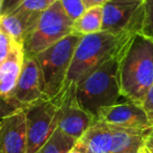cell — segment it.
Instances as JSON below:
<instances>
[{
  "mask_svg": "<svg viewBox=\"0 0 153 153\" xmlns=\"http://www.w3.org/2000/svg\"><path fill=\"white\" fill-rule=\"evenodd\" d=\"M119 80L121 96L142 106L153 84V41L140 33L133 34L120 53Z\"/></svg>",
  "mask_w": 153,
  "mask_h": 153,
  "instance_id": "1",
  "label": "cell"
},
{
  "mask_svg": "<svg viewBox=\"0 0 153 153\" xmlns=\"http://www.w3.org/2000/svg\"><path fill=\"white\" fill-rule=\"evenodd\" d=\"M133 34L135 33L117 35L107 30H100L82 37L74 51L64 89L56 101L68 92H74L82 80L112 57Z\"/></svg>",
  "mask_w": 153,
  "mask_h": 153,
  "instance_id": "2",
  "label": "cell"
},
{
  "mask_svg": "<svg viewBox=\"0 0 153 153\" xmlns=\"http://www.w3.org/2000/svg\"><path fill=\"white\" fill-rule=\"evenodd\" d=\"M123 45L112 57L82 80L74 89L76 99L80 106L94 117L101 108L117 104V100L121 97L119 63Z\"/></svg>",
  "mask_w": 153,
  "mask_h": 153,
  "instance_id": "3",
  "label": "cell"
},
{
  "mask_svg": "<svg viewBox=\"0 0 153 153\" xmlns=\"http://www.w3.org/2000/svg\"><path fill=\"white\" fill-rule=\"evenodd\" d=\"M82 37V35L71 33L36 56L47 99L57 100L63 91L74 51Z\"/></svg>",
  "mask_w": 153,
  "mask_h": 153,
  "instance_id": "4",
  "label": "cell"
},
{
  "mask_svg": "<svg viewBox=\"0 0 153 153\" xmlns=\"http://www.w3.org/2000/svg\"><path fill=\"white\" fill-rule=\"evenodd\" d=\"M74 21L66 15L59 0L41 14L35 30L22 45L24 57H36L72 33Z\"/></svg>",
  "mask_w": 153,
  "mask_h": 153,
  "instance_id": "5",
  "label": "cell"
},
{
  "mask_svg": "<svg viewBox=\"0 0 153 153\" xmlns=\"http://www.w3.org/2000/svg\"><path fill=\"white\" fill-rule=\"evenodd\" d=\"M56 100L42 99L24 107L26 117L27 147L26 153H37L57 128Z\"/></svg>",
  "mask_w": 153,
  "mask_h": 153,
  "instance_id": "6",
  "label": "cell"
},
{
  "mask_svg": "<svg viewBox=\"0 0 153 153\" xmlns=\"http://www.w3.org/2000/svg\"><path fill=\"white\" fill-rule=\"evenodd\" d=\"M102 30L117 35L124 33H140L144 15L143 3L128 4L109 0L102 5Z\"/></svg>",
  "mask_w": 153,
  "mask_h": 153,
  "instance_id": "7",
  "label": "cell"
},
{
  "mask_svg": "<svg viewBox=\"0 0 153 153\" xmlns=\"http://www.w3.org/2000/svg\"><path fill=\"white\" fill-rule=\"evenodd\" d=\"M57 111V128L79 140L94 122V117L83 109L76 99L74 92L64 94Z\"/></svg>",
  "mask_w": 153,
  "mask_h": 153,
  "instance_id": "8",
  "label": "cell"
},
{
  "mask_svg": "<svg viewBox=\"0 0 153 153\" xmlns=\"http://www.w3.org/2000/svg\"><path fill=\"white\" fill-rule=\"evenodd\" d=\"M94 120L112 128L147 130L152 127L142 106L131 102L101 108Z\"/></svg>",
  "mask_w": 153,
  "mask_h": 153,
  "instance_id": "9",
  "label": "cell"
},
{
  "mask_svg": "<svg viewBox=\"0 0 153 153\" xmlns=\"http://www.w3.org/2000/svg\"><path fill=\"white\" fill-rule=\"evenodd\" d=\"M47 99L44 94V82L42 72L36 57H24L13 100L23 107Z\"/></svg>",
  "mask_w": 153,
  "mask_h": 153,
  "instance_id": "10",
  "label": "cell"
},
{
  "mask_svg": "<svg viewBox=\"0 0 153 153\" xmlns=\"http://www.w3.org/2000/svg\"><path fill=\"white\" fill-rule=\"evenodd\" d=\"M27 131L24 108L0 120V153H26Z\"/></svg>",
  "mask_w": 153,
  "mask_h": 153,
  "instance_id": "11",
  "label": "cell"
},
{
  "mask_svg": "<svg viewBox=\"0 0 153 153\" xmlns=\"http://www.w3.org/2000/svg\"><path fill=\"white\" fill-rule=\"evenodd\" d=\"M42 13L14 10L0 16V30L7 34L15 44L22 47L28 35L35 30Z\"/></svg>",
  "mask_w": 153,
  "mask_h": 153,
  "instance_id": "12",
  "label": "cell"
},
{
  "mask_svg": "<svg viewBox=\"0 0 153 153\" xmlns=\"http://www.w3.org/2000/svg\"><path fill=\"white\" fill-rule=\"evenodd\" d=\"M24 60L23 49L13 42V46L3 64L0 66V97L7 100H13L22 64Z\"/></svg>",
  "mask_w": 153,
  "mask_h": 153,
  "instance_id": "13",
  "label": "cell"
},
{
  "mask_svg": "<svg viewBox=\"0 0 153 153\" xmlns=\"http://www.w3.org/2000/svg\"><path fill=\"white\" fill-rule=\"evenodd\" d=\"M112 128L96 121L78 140L86 153H112Z\"/></svg>",
  "mask_w": 153,
  "mask_h": 153,
  "instance_id": "14",
  "label": "cell"
},
{
  "mask_svg": "<svg viewBox=\"0 0 153 153\" xmlns=\"http://www.w3.org/2000/svg\"><path fill=\"white\" fill-rule=\"evenodd\" d=\"M103 24V9L102 7H92L80 16L72 24V33L85 35L94 34L102 30Z\"/></svg>",
  "mask_w": 153,
  "mask_h": 153,
  "instance_id": "15",
  "label": "cell"
},
{
  "mask_svg": "<svg viewBox=\"0 0 153 153\" xmlns=\"http://www.w3.org/2000/svg\"><path fill=\"white\" fill-rule=\"evenodd\" d=\"M74 137L56 128L49 138L37 153H69L76 144Z\"/></svg>",
  "mask_w": 153,
  "mask_h": 153,
  "instance_id": "16",
  "label": "cell"
},
{
  "mask_svg": "<svg viewBox=\"0 0 153 153\" xmlns=\"http://www.w3.org/2000/svg\"><path fill=\"white\" fill-rule=\"evenodd\" d=\"M144 15L140 33L153 41V0H145L143 2Z\"/></svg>",
  "mask_w": 153,
  "mask_h": 153,
  "instance_id": "17",
  "label": "cell"
},
{
  "mask_svg": "<svg viewBox=\"0 0 153 153\" xmlns=\"http://www.w3.org/2000/svg\"><path fill=\"white\" fill-rule=\"evenodd\" d=\"M66 15L72 20H76L86 11L83 0H59Z\"/></svg>",
  "mask_w": 153,
  "mask_h": 153,
  "instance_id": "18",
  "label": "cell"
},
{
  "mask_svg": "<svg viewBox=\"0 0 153 153\" xmlns=\"http://www.w3.org/2000/svg\"><path fill=\"white\" fill-rule=\"evenodd\" d=\"M57 0H23L15 10L43 13Z\"/></svg>",
  "mask_w": 153,
  "mask_h": 153,
  "instance_id": "19",
  "label": "cell"
},
{
  "mask_svg": "<svg viewBox=\"0 0 153 153\" xmlns=\"http://www.w3.org/2000/svg\"><path fill=\"white\" fill-rule=\"evenodd\" d=\"M22 108L24 107L16 102L15 100H7L0 97V120Z\"/></svg>",
  "mask_w": 153,
  "mask_h": 153,
  "instance_id": "20",
  "label": "cell"
},
{
  "mask_svg": "<svg viewBox=\"0 0 153 153\" xmlns=\"http://www.w3.org/2000/svg\"><path fill=\"white\" fill-rule=\"evenodd\" d=\"M13 46V41L7 34L0 30V66L9 57V53Z\"/></svg>",
  "mask_w": 153,
  "mask_h": 153,
  "instance_id": "21",
  "label": "cell"
},
{
  "mask_svg": "<svg viewBox=\"0 0 153 153\" xmlns=\"http://www.w3.org/2000/svg\"><path fill=\"white\" fill-rule=\"evenodd\" d=\"M142 108L144 109L150 125L153 127V84L149 88L148 92L145 97L144 102L142 104Z\"/></svg>",
  "mask_w": 153,
  "mask_h": 153,
  "instance_id": "22",
  "label": "cell"
},
{
  "mask_svg": "<svg viewBox=\"0 0 153 153\" xmlns=\"http://www.w3.org/2000/svg\"><path fill=\"white\" fill-rule=\"evenodd\" d=\"M22 1H23V0H4V1H3L2 14H1V15H5V14L13 12Z\"/></svg>",
  "mask_w": 153,
  "mask_h": 153,
  "instance_id": "23",
  "label": "cell"
},
{
  "mask_svg": "<svg viewBox=\"0 0 153 153\" xmlns=\"http://www.w3.org/2000/svg\"><path fill=\"white\" fill-rule=\"evenodd\" d=\"M83 1L85 3L86 9H88L92 7H102L109 0H83Z\"/></svg>",
  "mask_w": 153,
  "mask_h": 153,
  "instance_id": "24",
  "label": "cell"
},
{
  "mask_svg": "<svg viewBox=\"0 0 153 153\" xmlns=\"http://www.w3.org/2000/svg\"><path fill=\"white\" fill-rule=\"evenodd\" d=\"M111 1H115V2H121V3H128V4H142L145 0H111Z\"/></svg>",
  "mask_w": 153,
  "mask_h": 153,
  "instance_id": "25",
  "label": "cell"
},
{
  "mask_svg": "<svg viewBox=\"0 0 153 153\" xmlns=\"http://www.w3.org/2000/svg\"><path fill=\"white\" fill-rule=\"evenodd\" d=\"M69 153H86V151H85V149L78 143V140H76V144L74 145V147L71 149V151H70Z\"/></svg>",
  "mask_w": 153,
  "mask_h": 153,
  "instance_id": "26",
  "label": "cell"
},
{
  "mask_svg": "<svg viewBox=\"0 0 153 153\" xmlns=\"http://www.w3.org/2000/svg\"><path fill=\"white\" fill-rule=\"evenodd\" d=\"M145 147L148 148L149 150H153V136H150L148 134L145 140Z\"/></svg>",
  "mask_w": 153,
  "mask_h": 153,
  "instance_id": "27",
  "label": "cell"
},
{
  "mask_svg": "<svg viewBox=\"0 0 153 153\" xmlns=\"http://www.w3.org/2000/svg\"><path fill=\"white\" fill-rule=\"evenodd\" d=\"M144 148V147H143ZM142 149H137V150H127V151H123V152H117V153H142Z\"/></svg>",
  "mask_w": 153,
  "mask_h": 153,
  "instance_id": "28",
  "label": "cell"
},
{
  "mask_svg": "<svg viewBox=\"0 0 153 153\" xmlns=\"http://www.w3.org/2000/svg\"><path fill=\"white\" fill-rule=\"evenodd\" d=\"M3 1L4 0H0V16L2 14V7H3Z\"/></svg>",
  "mask_w": 153,
  "mask_h": 153,
  "instance_id": "29",
  "label": "cell"
},
{
  "mask_svg": "<svg viewBox=\"0 0 153 153\" xmlns=\"http://www.w3.org/2000/svg\"><path fill=\"white\" fill-rule=\"evenodd\" d=\"M142 153H151V152L146 148V147L144 146V148H143V150H142Z\"/></svg>",
  "mask_w": 153,
  "mask_h": 153,
  "instance_id": "30",
  "label": "cell"
},
{
  "mask_svg": "<svg viewBox=\"0 0 153 153\" xmlns=\"http://www.w3.org/2000/svg\"><path fill=\"white\" fill-rule=\"evenodd\" d=\"M147 149H148V148H147ZM148 150H149V149H148ZM149 151H150L151 153H153V150H149Z\"/></svg>",
  "mask_w": 153,
  "mask_h": 153,
  "instance_id": "31",
  "label": "cell"
}]
</instances>
